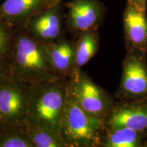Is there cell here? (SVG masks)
Wrapping results in <instances>:
<instances>
[{"label": "cell", "instance_id": "obj_1", "mask_svg": "<svg viewBox=\"0 0 147 147\" xmlns=\"http://www.w3.org/2000/svg\"><path fill=\"white\" fill-rule=\"evenodd\" d=\"M8 61L10 76L30 84L55 77L42 42L34 39L23 27L14 30L13 44Z\"/></svg>", "mask_w": 147, "mask_h": 147}, {"label": "cell", "instance_id": "obj_2", "mask_svg": "<svg viewBox=\"0 0 147 147\" xmlns=\"http://www.w3.org/2000/svg\"><path fill=\"white\" fill-rule=\"evenodd\" d=\"M67 78H54L31 84L28 110L24 123L59 133L67 98Z\"/></svg>", "mask_w": 147, "mask_h": 147}, {"label": "cell", "instance_id": "obj_3", "mask_svg": "<svg viewBox=\"0 0 147 147\" xmlns=\"http://www.w3.org/2000/svg\"><path fill=\"white\" fill-rule=\"evenodd\" d=\"M104 121L89 115L67 89V98L59 134L67 147H101Z\"/></svg>", "mask_w": 147, "mask_h": 147}, {"label": "cell", "instance_id": "obj_4", "mask_svg": "<svg viewBox=\"0 0 147 147\" xmlns=\"http://www.w3.org/2000/svg\"><path fill=\"white\" fill-rule=\"evenodd\" d=\"M67 89L84 112L104 121L118 102L82 69L74 70L67 78Z\"/></svg>", "mask_w": 147, "mask_h": 147}, {"label": "cell", "instance_id": "obj_5", "mask_svg": "<svg viewBox=\"0 0 147 147\" xmlns=\"http://www.w3.org/2000/svg\"><path fill=\"white\" fill-rule=\"evenodd\" d=\"M146 57L138 52H126L121 82L115 93L119 102L147 98Z\"/></svg>", "mask_w": 147, "mask_h": 147}, {"label": "cell", "instance_id": "obj_6", "mask_svg": "<svg viewBox=\"0 0 147 147\" xmlns=\"http://www.w3.org/2000/svg\"><path fill=\"white\" fill-rule=\"evenodd\" d=\"M31 84L8 76L0 82L1 124L23 125L28 110Z\"/></svg>", "mask_w": 147, "mask_h": 147}, {"label": "cell", "instance_id": "obj_7", "mask_svg": "<svg viewBox=\"0 0 147 147\" xmlns=\"http://www.w3.org/2000/svg\"><path fill=\"white\" fill-rule=\"evenodd\" d=\"M67 5L66 27L76 38L83 33L98 30L106 12L100 0H71Z\"/></svg>", "mask_w": 147, "mask_h": 147}, {"label": "cell", "instance_id": "obj_8", "mask_svg": "<svg viewBox=\"0 0 147 147\" xmlns=\"http://www.w3.org/2000/svg\"><path fill=\"white\" fill-rule=\"evenodd\" d=\"M105 127H128L147 131V98L117 102L104 121Z\"/></svg>", "mask_w": 147, "mask_h": 147}, {"label": "cell", "instance_id": "obj_9", "mask_svg": "<svg viewBox=\"0 0 147 147\" xmlns=\"http://www.w3.org/2000/svg\"><path fill=\"white\" fill-rule=\"evenodd\" d=\"M123 24L126 52L147 55L146 11L127 4L123 14Z\"/></svg>", "mask_w": 147, "mask_h": 147}, {"label": "cell", "instance_id": "obj_10", "mask_svg": "<svg viewBox=\"0 0 147 147\" xmlns=\"http://www.w3.org/2000/svg\"><path fill=\"white\" fill-rule=\"evenodd\" d=\"M62 14L59 3L45 9L28 21L24 28L40 42L54 41L62 35Z\"/></svg>", "mask_w": 147, "mask_h": 147}, {"label": "cell", "instance_id": "obj_11", "mask_svg": "<svg viewBox=\"0 0 147 147\" xmlns=\"http://www.w3.org/2000/svg\"><path fill=\"white\" fill-rule=\"evenodd\" d=\"M51 6L47 0H5L0 5V21L13 29L23 27L37 14Z\"/></svg>", "mask_w": 147, "mask_h": 147}, {"label": "cell", "instance_id": "obj_12", "mask_svg": "<svg viewBox=\"0 0 147 147\" xmlns=\"http://www.w3.org/2000/svg\"><path fill=\"white\" fill-rule=\"evenodd\" d=\"M42 45L55 76L68 78L74 70L75 42L62 34L54 41Z\"/></svg>", "mask_w": 147, "mask_h": 147}, {"label": "cell", "instance_id": "obj_13", "mask_svg": "<svg viewBox=\"0 0 147 147\" xmlns=\"http://www.w3.org/2000/svg\"><path fill=\"white\" fill-rule=\"evenodd\" d=\"M147 131L128 127H105L101 147H142Z\"/></svg>", "mask_w": 147, "mask_h": 147}, {"label": "cell", "instance_id": "obj_14", "mask_svg": "<svg viewBox=\"0 0 147 147\" xmlns=\"http://www.w3.org/2000/svg\"><path fill=\"white\" fill-rule=\"evenodd\" d=\"M76 39L75 41L74 70L81 69L96 55L100 43L97 30L83 33Z\"/></svg>", "mask_w": 147, "mask_h": 147}, {"label": "cell", "instance_id": "obj_15", "mask_svg": "<svg viewBox=\"0 0 147 147\" xmlns=\"http://www.w3.org/2000/svg\"><path fill=\"white\" fill-rule=\"evenodd\" d=\"M23 126L35 147H67L60 134L55 130L28 123Z\"/></svg>", "mask_w": 147, "mask_h": 147}, {"label": "cell", "instance_id": "obj_16", "mask_svg": "<svg viewBox=\"0 0 147 147\" xmlns=\"http://www.w3.org/2000/svg\"><path fill=\"white\" fill-rule=\"evenodd\" d=\"M0 147H35L23 125H0Z\"/></svg>", "mask_w": 147, "mask_h": 147}, {"label": "cell", "instance_id": "obj_17", "mask_svg": "<svg viewBox=\"0 0 147 147\" xmlns=\"http://www.w3.org/2000/svg\"><path fill=\"white\" fill-rule=\"evenodd\" d=\"M14 30L0 21V58L8 61L13 44Z\"/></svg>", "mask_w": 147, "mask_h": 147}, {"label": "cell", "instance_id": "obj_18", "mask_svg": "<svg viewBox=\"0 0 147 147\" xmlns=\"http://www.w3.org/2000/svg\"><path fill=\"white\" fill-rule=\"evenodd\" d=\"M10 76V65L8 61L0 58V82Z\"/></svg>", "mask_w": 147, "mask_h": 147}, {"label": "cell", "instance_id": "obj_19", "mask_svg": "<svg viewBox=\"0 0 147 147\" xmlns=\"http://www.w3.org/2000/svg\"><path fill=\"white\" fill-rule=\"evenodd\" d=\"M127 4L133 5L140 10H147V0H127Z\"/></svg>", "mask_w": 147, "mask_h": 147}, {"label": "cell", "instance_id": "obj_20", "mask_svg": "<svg viewBox=\"0 0 147 147\" xmlns=\"http://www.w3.org/2000/svg\"><path fill=\"white\" fill-rule=\"evenodd\" d=\"M47 1H49V4L52 6V5H54L55 4H57V3H59V1H61V0H47Z\"/></svg>", "mask_w": 147, "mask_h": 147}, {"label": "cell", "instance_id": "obj_21", "mask_svg": "<svg viewBox=\"0 0 147 147\" xmlns=\"http://www.w3.org/2000/svg\"><path fill=\"white\" fill-rule=\"evenodd\" d=\"M142 147H147V137L145 138V140L143 142V146Z\"/></svg>", "mask_w": 147, "mask_h": 147}, {"label": "cell", "instance_id": "obj_22", "mask_svg": "<svg viewBox=\"0 0 147 147\" xmlns=\"http://www.w3.org/2000/svg\"><path fill=\"white\" fill-rule=\"evenodd\" d=\"M0 125H1V121H0Z\"/></svg>", "mask_w": 147, "mask_h": 147}]
</instances>
